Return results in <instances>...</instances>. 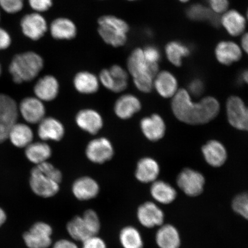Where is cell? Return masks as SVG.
<instances>
[{"instance_id": "6da1fadb", "label": "cell", "mask_w": 248, "mask_h": 248, "mask_svg": "<svg viewBox=\"0 0 248 248\" xmlns=\"http://www.w3.org/2000/svg\"><path fill=\"white\" fill-rule=\"evenodd\" d=\"M171 108L180 122L190 125H202L208 123L218 115L220 104L212 96L194 102L187 90L179 89L172 98Z\"/></svg>"}, {"instance_id": "7a4b0ae2", "label": "cell", "mask_w": 248, "mask_h": 248, "mask_svg": "<svg viewBox=\"0 0 248 248\" xmlns=\"http://www.w3.org/2000/svg\"><path fill=\"white\" fill-rule=\"evenodd\" d=\"M60 170L51 163L44 162L38 164L31 170L30 185L34 193L42 198L55 196L60 190L62 181Z\"/></svg>"}, {"instance_id": "3957f363", "label": "cell", "mask_w": 248, "mask_h": 248, "mask_svg": "<svg viewBox=\"0 0 248 248\" xmlns=\"http://www.w3.org/2000/svg\"><path fill=\"white\" fill-rule=\"evenodd\" d=\"M127 68L140 91L150 93L154 88V80L159 73V65L145 59L141 48L133 49L127 60Z\"/></svg>"}, {"instance_id": "277c9868", "label": "cell", "mask_w": 248, "mask_h": 248, "mask_svg": "<svg viewBox=\"0 0 248 248\" xmlns=\"http://www.w3.org/2000/svg\"><path fill=\"white\" fill-rule=\"evenodd\" d=\"M44 66V61L35 52L29 51L16 55L9 66V71L15 83L31 81L38 76Z\"/></svg>"}, {"instance_id": "5b68a950", "label": "cell", "mask_w": 248, "mask_h": 248, "mask_svg": "<svg viewBox=\"0 0 248 248\" xmlns=\"http://www.w3.org/2000/svg\"><path fill=\"white\" fill-rule=\"evenodd\" d=\"M98 33L103 41L114 48L125 45L130 27L126 21L113 15H104L98 18Z\"/></svg>"}, {"instance_id": "8992f818", "label": "cell", "mask_w": 248, "mask_h": 248, "mask_svg": "<svg viewBox=\"0 0 248 248\" xmlns=\"http://www.w3.org/2000/svg\"><path fill=\"white\" fill-rule=\"evenodd\" d=\"M18 107L9 96L0 94V144L7 140L11 128L17 123Z\"/></svg>"}, {"instance_id": "52a82bcc", "label": "cell", "mask_w": 248, "mask_h": 248, "mask_svg": "<svg viewBox=\"0 0 248 248\" xmlns=\"http://www.w3.org/2000/svg\"><path fill=\"white\" fill-rule=\"evenodd\" d=\"M228 120L233 128L248 132V107L238 96H231L226 102Z\"/></svg>"}, {"instance_id": "ba28073f", "label": "cell", "mask_w": 248, "mask_h": 248, "mask_svg": "<svg viewBox=\"0 0 248 248\" xmlns=\"http://www.w3.org/2000/svg\"><path fill=\"white\" fill-rule=\"evenodd\" d=\"M176 182L178 187L184 193L194 197L202 193L205 179L198 170L187 168L179 173Z\"/></svg>"}, {"instance_id": "9c48e42d", "label": "cell", "mask_w": 248, "mask_h": 248, "mask_svg": "<svg viewBox=\"0 0 248 248\" xmlns=\"http://www.w3.org/2000/svg\"><path fill=\"white\" fill-rule=\"evenodd\" d=\"M52 229L45 222L33 224L23 235L25 244L29 248H48L52 244Z\"/></svg>"}, {"instance_id": "30bf717a", "label": "cell", "mask_w": 248, "mask_h": 248, "mask_svg": "<svg viewBox=\"0 0 248 248\" xmlns=\"http://www.w3.org/2000/svg\"><path fill=\"white\" fill-rule=\"evenodd\" d=\"M86 155L92 162L102 164L111 159L114 155V149L108 139L100 138L89 142L86 149Z\"/></svg>"}, {"instance_id": "8fae6325", "label": "cell", "mask_w": 248, "mask_h": 248, "mask_svg": "<svg viewBox=\"0 0 248 248\" xmlns=\"http://www.w3.org/2000/svg\"><path fill=\"white\" fill-rule=\"evenodd\" d=\"M21 27L24 35L32 40L41 39L48 30L45 18L41 14L35 12L23 17Z\"/></svg>"}, {"instance_id": "7c38bea8", "label": "cell", "mask_w": 248, "mask_h": 248, "mask_svg": "<svg viewBox=\"0 0 248 248\" xmlns=\"http://www.w3.org/2000/svg\"><path fill=\"white\" fill-rule=\"evenodd\" d=\"M138 221L147 228L162 226L164 215L163 210L153 202H146L139 207L137 212Z\"/></svg>"}, {"instance_id": "4fadbf2b", "label": "cell", "mask_w": 248, "mask_h": 248, "mask_svg": "<svg viewBox=\"0 0 248 248\" xmlns=\"http://www.w3.org/2000/svg\"><path fill=\"white\" fill-rule=\"evenodd\" d=\"M140 128L142 133L149 140L157 141L162 139L166 131V123L159 114H153L141 120Z\"/></svg>"}, {"instance_id": "5bb4252c", "label": "cell", "mask_w": 248, "mask_h": 248, "mask_svg": "<svg viewBox=\"0 0 248 248\" xmlns=\"http://www.w3.org/2000/svg\"><path fill=\"white\" fill-rule=\"evenodd\" d=\"M204 160L210 166L219 167L227 160L228 153L224 145L216 140H211L202 147Z\"/></svg>"}, {"instance_id": "9a60e30c", "label": "cell", "mask_w": 248, "mask_h": 248, "mask_svg": "<svg viewBox=\"0 0 248 248\" xmlns=\"http://www.w3.org/2000/svg\"><path fill=\"white\" fill-rule=\"evenodd\" d=\"M20 112L24 119L30 124L39 123L44 119L46 108L44 104L38 98L28 97L21 101Z\"/></svg>"}, {"instance_id": "2e32d148", "label": "cell", "mask_w": 248, "mask_h": 248, "mask_svg": "<svg viewBox=\"0 0 248 248\" xmlns=\"http://www.w3.org/2000/svg\"><path fill=\"white\" fill-rule=\"evenodd\" d=\"M72 192L77 200L89 201L97 197L100 193V186L94 179L89 176H83L73 183Z\"/></svg>"}, {"instance_id": "e0dca14e", "label": "cell", "mask_w": 248, "mask_h": 248, "mask_svg": "<svg viewBox=\"0 0 248 248\" xmlns=\"http://www.w3.org/2000/svg\"><path fill=\"white\" fill-rule=\"evenodd\" d=\"M76 122L80 129L92 135L97 133L104 125L100 114L89 108L79 111L77 114Z\"/></svg>"}, {"instance_id": "ac0fdd59", "label": "cell", "mask_w": 248, "mask_h": 248, "mask_svg": "<svg viewBox=\"0 0 248 248\" xmlns=\"http://www.w3.org/2000/svg\"><path fill=\"white\" fill-rule=\"evenodd\" d=\"M154 88L164 98H172L179 91L177 79L167 71L157 73L154 80Z\"/></svg>"}, {"instance_id": "d6986e66", "label": "cell", "mask_w": 248, "mask_h": 248, "mask_svg": "<svg viewBox=\"0 0 248 248\" xmlns=\"http://www.w3.org/2000/svg\"><path fill=\"white\" fill-rule=\"evenodd\" d=\"M51 35L56 40H70L77 35V27L69 18L61 17L52 21L49 27Z\"/></svg>"}, {"instance_id": "ffe728a7", "label": "cell", "mask_w": 248, "mask_h": 248, "mask_svg": "<svg viewBox=\"0 0 248 248\" xmlns=\"http://www.w3.org/2000/svg\"><path fill=\"white\" fill-rule=\"evenodd\" d=\"M38 132L43 140L59 141L64 137L65 129L63 124L55 118L45 117L39 123Z\"/></svg>"}, {"instance_id": "44dd1931", "label": "cell", "mask_w": 248, "mask_h": 248, "mask_svg": "<svg viewBox=\"0 0 248 248\" xmlns=\"http://www.w3.org/2000/svg\"><path fill=\"white\" fill-rule=\"evenodd\" d=\"M160 166L153 158L145 157L139 161L135 176L138 181L143 184L153 183L159 175Z\"/></svg>"}, {"instance_id": "7402d4cb", "label": "cell", "mask_w": 248, "mask_h": 248, "mask_svg": "<svg viewBox=\"0 0 248 248\" xmlns=\"http://www.w3.org/2000/svg\"><path fill=\"white\" fill-rule=\"evenodd\" d=\"M60 91V84L57 78L48 75L40 78L34 87L36 98L40 100L51 101L57 97Z\"/></svg>"}, {"instance_id": "603a6c76", "label": "cell", "mask_w": 248, "mask_h": 248, "mask_svg": "<svg viewBox=\"0 0 248 248\" xmlns=\"http://www.w3.org/2000/svg\"><path fill=\"white\" fill-rule=\"evenodd\" d=\"M141 108L140 101L136 96L125 94L122 95L116 102L114 112L120 119L127 120L139 112Z\"/></svg>"}, {"instance_id": "cb8c5ba5", "label": "cell", "mask_w": 248, "mask_h": 248, "mask_svg": "<svg viewBox=\"0 0 248 248\" xmlns=\"http://www.w3.org/2000/svg\"><path fill=\"white\" fill-rule=\"evenodd\" d=\"M155 239L160 248H179L181 243L177 229L170 224L161 226Z\"/></svg>"}, {"instance_id": "d4e9b609", "label": "cell", "mask_w": 248, "mask_h": 248, "mask_svg": "<svg viewBox=\"0 0 248 248\" xmlns=\"http://www.w3.org/2000/svg\"><path fill=\"white\" fill-rule=\"evenodd\" d=\"M216 55L220 63L231 65L240 60L242 52L239 46L235 43L222 42L217 46Z\"/></svg>"}, {"instance_id": "484cf974", "label": "cell", "mask_w": 248, "mask_h": 248, "mask_svg": "<svg viewBox=\"0 0 248 248\" xmlns=\"http://www.w3.org/2000/svg\"><path fill=\"white\" fill-rule=\"evenodd\" d=\"M74 86L77 91L82 94H91L98 91L99 80L94 74L82 71L74 77Z\"/></svg>"}, {"instance_id": "4316f807", "label": "cell", "mask_w": 248, "mask_h": 248, "mask_svg": "<svg viewBox=\"0 0 248 248\" xmlns=\"http://www.w3.org/2000/svg\"><path fill=\"white\" fill-rule=\"evenodd\" d=\"M150 192L152 197L155 201L163 204L172 203L177 195V192L171 185L162 181L153 182Z\"/></svg>"}, {"instance_id": "83f0119b", "label": "cell", "mask_w": 248, "mask_h": 248, "mask_svg": "<svg viewBox=\"0 0 248 248\" xmlns=\"http://www.w3.org/2000/svg\"><path fill=\"white\" fill-rule=\"evenodd\" d=\"M33 133L30 127L22 123H16L9 132L8 139L18 148L27 147L32 143Z\"/></svg>"}, {"instance_id": "f1b7e54d", "label": "cell", "mask_w": 248, "mask_h": 248, "mask_svg": "<svg viewBox=\"0 0 248 248\" xmlns=\"http://www.w3.org/2000/svg\"><path fill=\"white\" fill-rule=\"evenodd\" d=\"M51 148L46 142H32L26 149L27 159L36 165L46 162L51 157Z\"/></svg>"}, {"instance_id": "f546056e", "label": "cell", "mask_w": 248, "mask_h": 248, "mask_svg": "<svg viewBox=\"0 0 248 248\" xmlns=\"http://www.w3.org/2000/svg\"><path fill=\"white\" fill-rule=\"evenodd\" d=\"M223 26L232 36H238L246 29V21L239 12L232 10L226 13L221 19Z\"/></svg>"}, {"instance_id": "4dcf8cb0", "label": "cell", "mask_w": 248, "mask_h": 248, "mask_svg": "<svg viewBox=\"0 0 248 248\" xmlns=\"http://www.w3.org/2000/svg\"><path fill=\"white\" fill-rule=\"evenodd\" d=\"M67 231L73 240L82 242L92 236L88 226L82 216H77L71 219L67 225Z\"/></svg>"}, {"instance_id": "1f68e13d", "label": "cell", "mask_w": 248, "mask_h": 248, "mask_svg": "<svg viewBox=\"0 0 248 248\" xmlns=\"http://www.w3.org/2000/svg\"><path fill=\"white\" fill-rule=\"evenodd\" d=\"M119 239L123 248H143L144 247L140 232L132 226H127L122 229Z\"/></svg>"}, {"instance_id": "d6a6232c", "label": "cell", "mask_w": 248, "mask_h": 248, "mask_svg": "<svg viewBox=\"0 0 248 248\" xmlns=\"http://www.w3.org/2000/svg\"><path fill=\"white\" fill-rule=\"evenodd\" d=\"M167 58L175 66H181L183 58L187 57L190 53V49L187 46L178 42L169 43L166 47Z\"/></svg>"}, {"instance_id": "836d02e7", "label": "cell", "mask_w": 248, "mask_h": 248, "mask_svg": "<svg viewBox=\"0 0 248 248\" xmlns=\"http://www.w3.org/2000/svg\"><path fill=\"white\" fill-rule=\"evenodd\" d=\"M111 81V91L122 92L128 86V74L119 65L114 64L108 69Z\"/></svg>"}, {"instance_id": "e575fe53", "label": "cell", "mask_w": 248, "mask_h": 248, "mask_svg": "<svg viewBox=\"0 0 248 248\" xmlns=\"http://www.w3.org/2000/svg\"><path fill=\"white\" fill-rule=\"evenodd\" d=\"M187 15L190 19L195 21L209 20L211 23L218 26L219 17L212 11L201 4H195L187 9Z\"/></svg>"}, {"instance_id": "d590c367", "label": "cell", "mask_w": 248, "mask_h": 248, "mask_svg": "<svg viewBox=\"0 0 248 248\" xmlns=\"http://www.w3.org/2000/svg\"><path fill=\"white\" fill-rule=\"evenodd\" d=\"M234 212L248 220V193L238 194L232 202Z\"/></svg>"}, {"instance_id": "8d00e7d4", "label": "cell", "mask_w": 248, "mask_h": 248, "mask_svg": "<svg viewBox=\"0 0 248 248\" xmlns=\"http://www.w3.org/2000/svg\"><path fill=\"white\" fill-rule=\"evenodd\" d=\"M92 235H97L101 229V222L97 213L94 210L85 211L82 216Z\"/></svg>"}, {"instance_id": "74e56055", "label": "cell", "mask_w": 248, "mask_h": 248, "mask_svg": "<svg viewBox=\"0 0 248 248\" xmlns=\"http://www.w3.org/2000/svg\"><path fill=\"white\" fill-rule=\"evenodd\" d=\"M24 0H0V7L8 14H16L22 10Z\"/></svg>"}, {"instance_id": "f35d334b", "label": "cell", "mask_w": 248, "mask_h": 248, "mask_svg": "<svg viewBox=\"0 0 248 248\" xmlns=\"http://www.w3.org/2000/svg\"><path fill=\"white\" fill-rule=\"evenodd\" d=\"M29 2L31 8L40 14L48 11L53 5V0H29Z\"/></svg>"}, {"instance_id": "ab89813d", "label": "cell", "mask_w": 248, "mask_h": 248, "mask_svg": "<svg viewBox=\"0 0 248 248\" xmlns=\"http://www.w3.org/2000/svg\"><path fill=\"white\" fill-rule=\"evenodd\" d=\"M145 59L152 63H157L160 60V53L159 49L155 46H148L142 49Z\"/></svg>"}, {"instance_id": "60d3db41", "label": "cell", "mask_w": 248, "mask_h": 248, "mask_svg": "<svg viewBox=\"0 0 248 248\" xmlns=\"http://www.w3.org/2000/svg\"><path fill=\"white\" fill-rule=\"evenodd\" d=\"M204 86L202 81L195 79L189 83L187 91L191 97H200L204 92Z\"/></svg>"}, {"instance_id": "b9f144b4", "label": "cell", "mask_w": 248, "mask_h": 248, "mask_svg": "<svg viewBox=\"0 0 248 248\" xmlns=\"http://www.w3.org/2000/svg\"><path fill=\"white\" fill-rule=\"evenodd\" d=\"M82 248H107V246L101 238L94 235L82 242Z\"/></svg>"}, {"instance_id": "7bdbcfd3", "label": "cell", "mask_w": 248, "mask_h": 248, "mask_svg": "<svg viewBox=\"0 0 248 248\" xmlns=\"http://www.w3.org/2000/svg\"><path fill=\"white\" fill-rule=\"evenodd\" d=\"M208 2L216 13H222L225 11L229 5L228 0H208Z\"/></svg>"}, {"instance_id": "ee69618b", "label": "cell", "mask_w": 248, "mask_h": 248, "mask_svg": "<svg viewBox=\"0 0 248 248\" xmlns=\"http://www.w3.org/2000/svg\"><path fill=\"white\" fill-rule=\"evenodd\" d=\"M12 40L7 31L0 27V50L7 49L10 46Z\"/></svg>"}, {"instance_id": "f6af8a7d", "label": "cell", "mask_w": 248, "mask_h": 248, "mask_svg": "<svg viewBox=\"0 0 248 248\" xmlns=\"http://www.w3.org/2000/svg\"><path fill=\"white\" fill-rule=\"evenodd\" d=\"M52 248H79L77 245L73 241L61 239L56 242Z\"/></svg>"}, {"instance_id": "bcb514c9", "label": "cell", "mask_w": 248, "mask_h": 248, "mask_svg": "<svg viewBox=\"0 0 248 248\" xmlns=\"http://www.w3.org/2000/svg\"><path fill=\"white\" fill-rule=\"evenodd\" d=\"M241 42L242 46H243L244 50L248 54V33L243 36Z\"/></svg>"}, {"instance_id": "7dc6e473", "label": "cell", "mask_w": 248, "mask_h": 248, "mask_svg": "<svg viewBox=\"0 0 248 248\" xmlns=\"http://www.w3.org/2000/svg\"><path fill=\"white\" fill-rule=\"evenodd\" d=\"M6 219H7V215H6L4 210L0 207V226L4 224Z\"/></svg>"}, {"instance_id": "c3c4849f", "label": "cell", "mask_w": 248, "mask_h": 248, "mask_svg": "<svg viewBox=\"0 0 248 248\" xmlns=\"http://www.w3.org/2000/svg\"><path fill=\"white\" fill-rule=\"evenodd\" d=\"M241 79L244 83L248 85V69L244 71L241 74Z\"/></svg>"}, {"instance_id": "681fc988", "label": "cell", "mask_w": 248, "mask_h": 248, "mask_svg": "<svg viewBox=\"0 0 248 248\" xmlns=\"http://www.w3.org/2000/svg\"><path fill=\"white\" fill-rule=\"evenodd\" d=\"M180 1H181L183 2H186L189 1V0H180Z\"/></svg>"}, {"instance_id": "f907efd6", "label": "cell", "mask_w": 248, "mask_h": 248, "mask_svg": "<svg viewBox=\"0 0 248 248\" xmlns=\"http://www.w3.org/2000/svg\"><path fill=\"white\" fill-rule=\"evenodd\" d=\"M127 1H138V0H127Z\"/></svg>"}, {"instance_id": "816d5d0a", "label": "cell", "mask_w": 248, "mask_h": 248, "mask_svg": "<svg viewBox=\"0 0 248 248\" xmlns=\"http://www.w3.org/2000/svg\"><path fill=\"white\" fill-rule=\"evenodd\" d=\"M1 65H0V75H1Z\"/></svg>"}, {"instance_id": "f5cc1de1", "label": "cell", "mask_w": 248, "mask_h": 248, "mask_svg": "<svg viewBox=\"0 0 248 248\" xmlns=\"http://www.w3.org/2000/svg\"><path fill=\"white\" fill-rule=\"evenodd\" d=\"M247 16H248V11Z\"/></svg>"}, {"instance_id": "db71d44e", "label": "cell", "mask_w": 248, "mask_h": 248, "mask_svg": "<svg viewBox=\"0 0 248 248\" xmlns=\"http://www.w3.org/2000/svg\"><path fill=\"white\" fill-rule=\"evenodd\" d=\"M0 18H1V15H0Z\"/></svg>"}]
</instances>
